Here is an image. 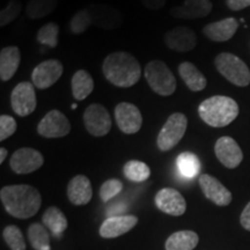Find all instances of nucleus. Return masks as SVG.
I'll return each instance as SVG.
<instances>
[{
    "instance_id": "obj_1",
    "label": "nucleus",
    "mask_w": 250,
    "mask_h": 250,
    "mask_svg": "<svg viewBox=\"0 0 250 250\" xmlns=\"http://www.w3.org/2000/svg\"><path fill=\"white\" fill-rule=\"evenodd\" d=\"M0 199L6 212L18 219L34 217L42 205V196L39 190L28 184L4 187L0 190Z\"/></svg>"
},
{
    "instance_id": "obj_2",
    "label": "nucleus",
    "mask_w": 250,
    "mask_h": 250,
    "mask_svg": "<svg viewBox=\"0 0 250 250\" xmlns=\"http://www.w3.org/2000/svg\"><path fill=\"white\" fill-rule=\"evenodd\" d=\"M103 76L109 83L120 88H130L142 77V66L134 56L126 51L111 52L102 64Z\"/></svg>"
},
{
    "instance_id": "obj_3",
    "label": "nucleus",
    "mask_w": 250,
    "mask_h": 250,
    "mask_svg": "<svg viewBox=\"0 0 250 250\" xmlns=\"http://www.w3.org/2000/svg\"><path fill=\"white\" fill-rule=\"evenodd\" d=\"M239 104L229 96L214 95L203 101L198 107L199 117L212 127H225L239 116Z\"/></svg>"
},
{
    "instance_id": "obj_4",
    "label": "nucleus",
    "mask_w": 250,
    "mask_h": 250,
    "mask_svg": "<svg viewBox=\"0 0 250 250\" xmlns=\"http://www.w3.org/2000/svg\"><path fill=\"white\" fill-rule=\"evenodd\" d=\"M144 74L149 88L158 95L170 96L176 90V79L165 62L151 61L147 62Z\"/></svg>"
},
{
    "instance_id": "obj_5",
    "label": "nucleus",
    "mask_w": 250,
    "mask_h": 250,
    "mask_svg": "<svg viewBox=\"0 0 250 250\" xmlns=\"http://www.w3.org/2000/svg\"><path fill=\"white\" fill-rule=\"evenodd\" d=\"M215 68L233 85L247 87L250 83V70L247 64L230 52H221L214 59Z\"/></svg>"
},
{
    "instance_id": "obj_6",
    "label": "nucleus",
    "mask_w": 250,
    "mask_h": 250,
    "mask_svg": "<svg viewBox=\"0 0 250 250\" xmlns=\"http://www.w3.org/2000/svg\"><path fill=\"white\" fill-rule=\"evenodd\" d=\"M188 127V117L182 112H174L167 118L156 138L160 151L167 152L182 140Z\"/></svg>"
},
{
    "instance_id": "obj_7",
    "label": "nucleus",
    "mask_w": 250,
    "mask_h": 250,
    "mask_svg": "<svg viewBox=\"0 0 250 250\" xmlns=\"http://www.w3.org/2000/svg\"><path fill=\"white\" fill-rule=\"evenodd\" d=\"M83 117L85 129L93 137L101 138L110 132L112 121L104 105L100 103H92L86 108Z\"/></svg>"
},
{
    "instance_id": "obj_8",
    "label": "nucleus",
    "mask_w": 250,
    "mask_h": 250,
    "mask_svg": "<svg viewBox=\"0 0 250 250\" xmlns=\"http://www.w3.org/2000/svg\"><path fill=\"white\" fill-rule=\"evenodd\" d=\"M71 129L68 118L58 109H52L40 121L37 125V133L48 139L62 138L71 132Z\"/></svg>"
},
{
    "instance_id": "obj_9",
    "label": "nucleus",
    "mask_w": 250,
    "mask_h": 250,
    "mask_svg": "<svg viewBox=\"0 0 250 250\" xmlns=\"http://www.w3.org/2000/svg\"><path fill=\"white\" fill-rule=\"evenodd\" d=\"M33 83L22 81L14 87L11 93L12 109L18 116L27 117L35 111L37 101Z\"/></svg>"
},
{
    "instance_id": "obj_10",
    "label": "nucleus",
    "mask_w": 250,
    "mask_h": 250,
    "mask_svg": "<svg viewBox=\"0 0 250 250\" xmlns=\"http://www.w3.org/2000/svg\"><path fill=\"white\" fill-rule=\"evenodd\" d=\"M92 17L93 26L104 30L120 28L124 22V15L120 9L105 4H90L86 7Z\"/></svg>"
},
{
    "instance_id": "obj_11",
    "label": "nucleus",
    "mask_w": 250,
    "mask_h": 250,
    "mask_svg": "<svg viewBox=\"0 0 250 250\" xmlns=\"http://www.w3.org/2000/svg\"><path fill=\"white\" fill-rule=\"evenodd\" d=\"M64 72L62 64L57 59H48L36 65L31 72L33 85L39 89H48L61 79Z\"/></svg>"
},
{
    "instance_id": "obj_12",
    "label": "nucleus",
    "mask_w": 250,
    "mask_h": 250,
    "mask_svg": "<svg viewBox=\"0 0 250 250\" xmlns=\"http://www.w3.org/2000/svg\"><path fill=\"white\" fill-rule=\"evenodd\" d=\"M115 120L118 129L125 134L137 133L143 126L142 111L130 102H121L115 107Z\"/></svg>"
},
{
    "instance_id": "obj_13",
    "label": "nucleus",
    "mask_w": 250,
    "mask_h": 250,
    "mask_svg": "<svg viewBox=\"0 0 250 250\" xmlns=\"http://www.w3.org/2000/svg\"><path fill=\"white\" fill-rule=\"evenodd\" d=\"M43 164H44V158L42 153L30 147L17 149L9 160L12 170L19 175L34 173L35 170L40 169Z\"/></svg>"
},
{
    "instance_id": "obj_14",
    "label": "nucleus",
    "mask_w": 250,
    "mask_h": 250,
    "mask_svg": "<svg viewBox=\"0 0 250 250\" xmlns=\"http://www.w3.org/2000/svg\"><path fill=\"white\" fill-rule=\"evenodd\" d=\"M156 208L166 214L180 217L187 210V202L182 193L174 188H164L156 192L154 198Z\"/></svg>"
},
{
    "instance_id": "obj_15",
    "label": "nucleus",
    "mask_w": 250,
    "mask_h": 250,
    "mask_svg": "<svg viewBox=\"0 0 250 250\" xmlns=\"http://www.w3.org/2000/svg\"><path fill=\"white\" fill-rule=\"evenodd\" d=\"M214 153L218 160L228 169H234L243 160L242 149L232 137H221L214 145Z\"/></svg>"
},
{
    "instance_id": "obj_16",
    "label": "nucleus",
    "mask_w": 250,
    "mask_h": 250,
    "mask_svg": "<svg viewBox=\"0 0 250 250\" xmlns=\"http://www.w3.org/2000/svg\"><path fill=\"white\" fill-rule=\"evenodd\" d=\"M164 42L167 48L176 52H189L195 49L197 35L191 28L180 26L168 30L164 36Z\"/></svg>"
},
{
    "instance_id": "obj_17",
    "label": "nucleus",
    "mask_w": 250,
    "mask_h": 250,
    "mask_svg": "<svg viewBox=\"0 0 250 250\" xmlns=\"http://www.w3.org/2000/svg\"><path fill=\"white\" fill-rule=\"evenodd\" d=\"M199 187L208 201L218 206H227L232 202V193L218 179L208 174L199 176Z\"/></svg>"
},
{
    "instance_id": "obj_18",
    "label": "nucleus",
    "mask_w": 250,
    "mask_h": 250,
    "mask_svg": "<svg viewBox=\"0 0 250 250\" xmlns=\"http://www.w3.org/2000/svg\"><path fill=\"white\" fill-rule=\"evenodd\" d=\"M137 224L138 218L136 215H112L102 223L100 227V235L104 239H114L130 232Z\"/></svg>"
},
{
    "instance_id": "obj_19",
    "label": "nucleus",
    "mask_w": 250,
    "mask_h": 250,
    "mask_svg": "<svg viewBox=\"0 0 250 250\" xmlns=\"http://www.w3.org/2000/svg\"><path fill=\"white\" fill-rule=\"evenodd\" d=\"M211 11V0H184L183 5L170 9V15L180 20H196L208 17Z\"/></svg>"
},
{
    "instance_id": "obj_20",
    "label": "nucleus",
    "mask_w": 250,
    "mask_h": 250,
    "mask_svg": "<svg viewBox=\"0 0 250 250\" xmlns=\"http://www.w3.org/2000/svg\"><path fill=\"white\" fill-rule=\"evenodd\" d=\"M237 28H239V22L236 19L227 18L206 24L203 28V34L212 42H226L235 35Z\"/></svg>"
},
{
    "instance_id": "obj_21",
    "label": "nucleus",
    "mask_w": 250,
    "mask_h": 250,
    "mask_svg": "<svg viewBox=\"0 0 250 250\" xmlns=\"http://www.w3.org/2000/svg\"><path fill=\"white\" fill-rule=\"evenodd\" d=\"M93 197L92 183L85 175H77L67 184V198L73 205L88 204Z\"/></svg>"
},
{
    "instance_id": "obj_22",
    "label": "nucleus",
    "mask_w": 250,
    "mask_h": 250,
    "mask_svg": "<svg viewBox=\"0 0 250 250\" xmlns=\"http://www.w3.org/2000/svg\"><path fill=\"white\" fill-rule=\"evenodd\" d=\"M21 62L20 49L15 45L6 46L0 51V79L8 81L17 73Z\"/></svg>"
},
{
    "instance_id": "obj_23",
    "label": "nucleus",
    "mask_w": 250,
    "mask_h": 250,
    "mask_svg": "<svg viewBox=\"0 0 250 250\" xmlns=\"http://www.w3.org/2000/svg\"><path fill=\"white\" fill-rule=\"evenodd\" d=\"M179 74L191 92H202L208 85V80L204 74L190 62H181L179 65Z\"/></svg>"
},
{
    "instance_id": "obj_24",
    "label": "nucleus",
    "mask_w": 250,
    "mask_h": 250,
    "mask_svg": "<svg viewBox=\"0 0 250 250\" xmlns=\"http://www.w3.org/2000/svg\"><path fill=\"white\" fill-rule=\"evenodd\" d=\"M72 95L77 101H83L94 90L93 77L86 70H78L71 80Z\"/></svg>"
},
{
    "instance_id": "obj_25",
    "label": "nucleus",
    "mask_w": 250,
    "mask_h": 250,
    "mask_svg": "<svg viewBox=\"0 0 250 250\" xmlns=\"http://www.w3.org/2000/svg\"><path fill=\"white\" fill-rule=\"evenodd\" d=\"M43 225L51 232L52 236L61 239L62 233L67 228V219L65 214L56 206L46 208L42 217Z\"/></svg>"
},
{
    "instance_id": "obj_26",
    "label": "nucleus",
    "mask_w": 250,
    "mask_h": 250,
    "mask_svg": "<svg viewBox=\"0 0 250 250\" xmlns=\"http://www.w3.org/2000/svg\"><path fill=\"white\" fill-rule=\"evenodd\" d=\"M198 234L192 230L175 232L166 241V250H193L198 245Z\"/></svg>"
},
{
    "instance_id": "obj_27",
    "label": "nucleus",
    "mask_w": 250,
    "mask_h": 250,
    "mask_svg": "<svg viewBox=\"0 0 250 250\" xmlns=\"http://www.w3.org/2000/svg\"><path fill=\"white\" fill-rule=\"evenodd\" d=\"M176 166L180 174L186 179H193L201 171V161L195 153L183 152L177 156Z\"/></svg>"
},
{
    "instance_id": "obj_28",
    "label": "nucleus",
    "mask_w": 250,
    "mask_h": 250,
    "mask_svg": "<svg viewBox=\"0 0 250 250\" xmlns=\"http://www.w3.org/2000/svg\"><path fill=\"white\" fill-rule=\"evenodd\" d=\"M58 7V0H29L26 14L30 20H40L51 14Z\"/></svg>"
},
{
    "instance_id": "obj_29",
    "label": "nucleus",
    "mask_w": 250,
    "mask_h": 250,
    "mask_svg": "<svg viewBox=\"0 0 250 250\" xmlns=\"http://www.w3.org/2000/svg\"><path fill=\"white\" fill-rule=\"evenodd\" d=\"M124 176L131 182H144L151 176V169L145 162L138 160H130L123 167Z\"/></svg>"
},
{
    "instance_id": "obj_30",
    "label": "nucleus",
    "mask_w": 250,
    "mask_h": 250,
    "mask_svg": "<svg viewBox=\"0 0 250 250\" xmlns=\"http://www.w3.org/2000/svg\"><path fill=\"white\" fill-rule=\"evenodd\" d=\"M28 240L35 250H50V234L46 227L41 224H33L28 228Z\"/></svg>"
},
{
    "instance_id": "obj_31",
    "label": "nucleus",
    "mask_w": 250,
    "mask_h": 250,
    "mask_svg": "<svg viewBox=\"0 0 250 250\" xmlns=\"http://www.w3.org/2000/svg\"><path fill=\"white\" fill-rule=\"evenodd\" d=\"M37 42L41 44L56 48L59 42V26L55 22H49L41 27L37 31Z\"/></svg>"
},
{
    "instance_id": "obj_32",
    "label": "nucleus",
    "mask_w": 250,
    "mask_h": 250,
    "mask_svg": "<svg viewBox=\"0 0 250 250\" xmlns=\"http://www.w3.org/2000/svg\"><path fill=\"white\" fill-rule=\"evenodd\" d=\"M2 237H4L6 245L11 250H26V242H24L23 234L20 228L14 225H9L2 230Z\"/></svg>"
},
{
    "instance_id": "obj_33",
    "label": "nucleus",
    "mask_w": 250,
    "mask_h": 250,
    "mask_svg": "<svg viewBox=\"0 0 250 250\" xmlns=\"http://www.w3.org/2000/svg\"><path fill=\"white\" fill-rule=\"evenodd\" d=\"M92 24V17H90L88 9L83 8L72 17L70 21V30L74 35H80V34L85 33Z\"/></svg>"
},
{
    "instance_id": "obj_34",
    "label": "nucleus",
    "mask_w": 250,
    "mask_h": 250,
    "mask_svg": "<svg viewBox=\"0 0 250 250\" xmlns=\"http://www.w3.org/2000/svg\"><path fill=\"white\" fill-rule=\"evenodd\" d=\"M22 11V5L19 0H9L0 12V27H5L17 19Z\"/></svg>"
},
{
    "instance_id": "obj_35",
    "label": "nucleus",
    "mask_w": 250,
    "mask_h": 250,
    "mask_svg": "<svg viewBox=\"0 0 250 250\" xmlns=\"http://www.w3.org/2000/svg\"><path fill=\"white\" fill-rule=\"evenodd\" d=\"M123 190V182L117 179L107 180L100 188V198L103 203H107L116 197Z\"/></svg>"
},
{
    "instance_id": "obj_36",
    "label": "nucleus",
    "mask_w": 250,
    "mask_h": 250,
    "mask_svg": "<svg viewBox=\"0 0 250 250\" xmlns=\"http://www.w3.org/2000/svg\"><path fill=\"white\" fill-rule=\"evenodd\" d=\"M17 125V121L14 120V117L9 116V115H1L0 116V140L4 142L11 136H13L18 129Z\"/></svg>"
},
{
    "instance_id": "obj_37",
    "label": "nucleus",
    "mask_w": 250,
    "mask_h": 250,
    "mask_svg": "<svg viewBox=\"0 0 250 250\" xmlns=\"http://www.w3.org/2000/svg\"><path fill=\"white\" fill-rule=\"evenodd\" d=\"M226 5L230 11L237 12L250 7V0H226Z\"/></svg>"
},
{
    "instance_id": "obj_38",
    "label": "nucleus",
    "mask_w": 250,
    "mask_h": 250,
    "mask_svg": "<svg viewBox=\"0 0 250 250\" xmlns=\"http://www.w3.org/2000/svg\"><path fill=\"white\" fill-rule=\"evenodd\" d=\"M140 1L146 8L152 9V11H159L166 5L167 0H140Z\"/></svg>"
},
{
    "instance_id": "obj_39",
    "label": "nucleus",
    "mask_w": 250,
    "mask_h": 250,
    "mask_svg": "<svg viewBox=\"0 0 250 250\" xmlns=\"http://www.w3.org/2000/svg\"><path fill=\"white\" fill-rule=\"evenodd\" d=\"M240 223H241L245 229L250 230V202L247 204L245 210L242 211L241 217H240Z\"/></svg>"
},
{
    "instance_id": "obj_40",
    "label": "nucleus",
    "mask_w": 250,
    "mask_h": 250,
    "mask_svg": "<svg viewBox=\"0 0 250 250\" xmlns=\"http://www.w3.org/2000/svg\"><path fill=\"white\" fill-rule=\"evenodd\" d=\"M7 154H8L7 149H6L5 147L0 148V164H4V161H5V159H6V156H7Z\"/></svg>"
}]
</instances>
